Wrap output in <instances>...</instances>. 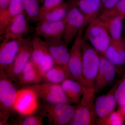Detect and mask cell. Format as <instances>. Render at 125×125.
I'll list each match as a JSON object with an SVG mask.
<instances>
[{"mask_svg": "<svg viewBox=\"0 0 125 125\" xmlns=\"http://www.w3.org/2000/svg\"><path fill=\"white\" fill-rule=\"evenodd\" d=\"M83 76L84 87L94 89L95 79L99 68L101 54L83 36Z\"/></svg>", "mask_w": 125, "mask_h": 125, "instance_id": "1", "label": "cell"}, {"mask_svg": "<svg viewBox=\"0 0 125 125\" xmlns=\"http://www.w3.org/2000/svg\"><path fill=\"white\" fill-rule=\"evenodd\" d=\"M94 88H86L76 105L75 112L69 125H93L96 122Z\"/></svg>", "mask_w": 125, "mask_h": 125, "instance_id": "2", "label": "cell"}, {"mask_svg": "<svg viewBox=\"0 0 125 125\" xmlns=\"http://www.w3.org/2000/svg\"><path fill=\"white\" fill-rule=\"evenodd\" d=\"M76 105L67 103L40 105L38 113L46 117L49 125H69L75 112Z\"/></svg>", "mask_w": 125, "mask_h": 125, "instance_id": "3", "label": "cell"}, {"mask_svg": "<svg viewBox=\"0 0 125 125\" xmlns=\"http://www.w3.org/2000/svg\"><path fill=\"white\" fill-rule=\"evenodd\" d=\"M5 70H0V120L7 121L13 114V108L18 90Z\"/></svg>", "mask_w": 125, "mask_h": 125, "instance_id": "4", "label": "cell"}, {"mask_svg": "<svg viewBox=\"0 0 125 125\" xmlns=\"http://www.w3.org/2000/svg\"><path fill=\"white\" fill-rule=\"evenodd\" d=\"M37 94L32 85L23 87L18 90L14 103L13 113L24 116L38 112L40 104Z\"/></svg>", "mask_w": 125, "mask_h": 125, "instance_id": "5", "label": "cell"}, {"mask_svg": "<svg viewBox=\"0 0 125 125\" xmlns=\"http://www.w3.org/2000/svg\"><path fill=\"white\" fill-rule=\"evenodd\" d=\"M83 37L101 55L105 56L111 37L103 21L97 18L90 23Z\"/></svg>", "mask_w": 125, "mask_h": 125, "instance_id": "6", "label": "cell"}, {"mask_svg": "<svg viewBox=\"0 0 125 125\" xmlns=\"http://www.w3.org/2000/svg\"><path fill=\"white\" fill-rule=\"evenodd\" d=\"M40 101L47 104L67 103L72 104L62 87L61 84L43 81L32 85Z\"/></svg>", "mask_w": 125, "mask_h": 125, "instance_id": "7", "label": "cell"}, {"mask_svg": "<svg viewBox=\"0 0 125 125\" xmlns=\"http://www.w3.org/2000/svg\"><path fill=\"white\" fill-rule=\"evenodd\" d=\"M83 30H81L76 36L69 52L68 67L70 73V78L83 86L82 76Z\"/></svg>", "mask_w": 125, "mask_h": 125, "instance_id": "8", "label": "cell"}, {"mask_svg": "<svg viewBox=\"0 0 125 125\" xmlns=\"http://www.w3.org/2000/svg\"><path fill=\"white\" fill-rule=\"evenodd\" d=\"M67 15L63 19L56 21H42L36 23L35 35L42 37L46 42L63 39Z\"/></svg>", "mask_w": 125, "mask_h": 125, "instance_id": "9", "label": "cell"}, {"mask_svg": "<svg viewBox=\"0 0 125 125\" xmlns=\"http://www.w3.org/2000/svg\"><path fill=\"white\" fill-rule=\"evenodd\" d=\"M31 44L32 38H23L13 62L5 70L9 77L15 83H16L18 76L30 60Z\"/></svg>", "mask_w": 125, "mask_h": 125, "instance_id": "10", "label": "cell"}, {"mask_svg": "<svg viewBox=\"0 0 125 125\" xmlns=\"http://www.w3.org/2000/svg\"><path fill=\"white\" fill-rule=\"evenodd\" d=\"M117 69L105 57L101 54L100 65L94 83L96 93L101 92L113 82Z\"/></svg>", "mask_w": 125, "mask_h": 125, "instance_id": "11", "label": "cell"}, {"mask_svg": "<svg viewBox=\"0 0 125 125\" xmlns=\"http://www.w3.org/2000/svg\"><path fill=\"white\" fill-rule=\"evenodd\" d=\"M84 21V16L78 6H75L70 10L67 15V21L63 38L67 46L76 37L81 30H83Z\"/></svg>", "mask_w": 125, "mask_h": 125, "instance_id": "12", "label": "cell"}, {"mask_svg": "<svg viewBox=\"0 0 125 125\" xmlns=\"http://www.w3.org/2000/svg\"><path fill=\"white\" fill-rule=\"evenodd\" d=\"M29 23L24 11L16 16L6 28L1 39L5 40H21L29 29Z\"/></svg>", "mask_w": 125, "mask_h": 125, "instance_id": "13", "label": "cell"}, {"mask_svg": "<svg viewBox=\"0 0 125 125\" xmlns=\"http://www.w3.org/2000/svg\"><path fill=\"white\" fill-rule=\"evenodd\" d=\"M78 0L63 1L57 7L44 13H40L31 20L33 23L42 21H56L63 19L71 9L77 6Z\"/></svg>", "mask_w": 125, "mask_h": 125, "instance_id": "14", "label": "cell"}, {"mask_svg": "<svg viewBox=\"0 0 125 125\" xmlns=\"http://www.w3.org/2000/svg\"><path fill=\"white\" fill-rule=\"evenodd\" d=\"M22 39H3L0 46V70H5L12 64L18 54Z\"/></svg>", "mask_w": 125, "mask_h": 125, "instance_id": "15", "label": "cell"}, {"mask_svg": "<svg viewBox=\"0 0 125 125\" xmlns=\"http://www.w3.org/2000/svg\"><path fill=\"white\" fill-rule=\"evenodd\" d=\"M118 84L116 83L107 94L99 96L95 101V113L97 119L105 117L115 109L117 103L115 93Z\"/></svg>", "mask_w": 125, "mask_h": 125, "instance_id": "16", "label": "cell"}, {"mask_svg": "<svg viewBox=\"0 0 125 125\" xmlns=\"http://www.w3.org/2000/svg\"><path fill=\"white\" fill-rule=\"evenodd\" d=\"M45 42L47 48L54 60L55 65L69 69L68 63L69 52L67 49L68 46L64 40L61 39Z\"/></svg>", "mask_w": 125, "mask_h": 125, "instance_id": "17", "label": "cell"}, {"mask_svg": "<svg viewBox=\"0 0 125 125\" xmlns=\"http://www.w3.org/2000/svg\"><path fill=\"white\" fill-rule=\"evenodd\" d=\"M77 6L84 16V30L100 15L102 0H78Z\"/></svg>", "mask_w": 125, "mask_h": 125, "instance_id": "18", "label": "cell"}, {"mask_svg": "<svg viewBox=\"0 0 125 125\" xmlns=\"http://www.w3.org/2000/svg\"><path fill=\"white\" fill-rule=\"evenodd\" d=\"M43 82L42 75L30 60L18 76L16 83L23 87L36 85Z\"/></svg>", "mask_w": 125, "mask_h": 125, "instance_id": "19", "label": "cell"}, {"mask_svg": "<svg viewBox=\"0 0 125 125\" xmlns=\"http://www.w3.org/2000/svg\"><path fill=\"white\" fill-rule=\"evenodd\" d=\"M105 57L117 68L125 64V41L111 39L105 54Z\"/></svg>", "mask_w": 125, "mask_h": 125, "instance_id": "20", "label": "cell"}, {"mask_svg": "<svg viewBox=\"0 0 125 125\" xmlns=\"http://www.w3.org/2000/svg\"><path fill=\"white\" fill-rule=\"evenodd\" d=\"M61 84L72 104H77L79 103L86 88L70 77L66 79Z\"/></svg>", "mask_w": 125, "mask_h": 125, "instance_id": "21", "label": "cell"}, {"mask_svg": "<svg viewBox=\"0 0 125 125\" xmlns=\"http://www.w3.org/2000/svg\"><path fill=\"white\" fill-rule=\"evenodd\" d=\"M48 52L45 40L35 36L32 38L31 52L30 61L37 68Z\"/></svg>", "mask_w": 125, "mask_h": 125, "instance_id": "22", "label": "cell"}, {"mask_svg": "<svg viewBox=\"0 0 125 125\" xmlns=\"http://www.w3.org/2000/svg\"><path fill=\"white\" fill-rule=\"evenodd\" d=\"M24 11V0H10L6 14L2 22L0 23V36L10 21L16 16Z\"/></svg>", "mask_w": 125, "mask_h": 125, "instance_id": "23", "label": "cell"}, {"mask_svg": "<svg viewBox=\"0 0 125 125\" xmlns=\"http://www.w3.org/2000/svg\"><path fill=\"white\" fill-rule=\"evenodd\" d=\"M70 77V73L68 69L57 65H55L43 76V82L58 84H61Z\"/></svg>", "mask_w": 125, "mask_h": 125, "instance_id": "24", "label": "cell"}, {"mask_svg": "<svg viewBox=\"0 0 125 125\" xmlns=\"http://www.w3.org/2000/svg\"><path fill=\"white\" fill-rule=\"evenodd\" d=\"M99 19L103 21L106 27L111 39L116 40L122 38L123 20L121 18L116 17L104 20Z\"/></svg>", "mask_w": 125, "mask_h": 125, "instance_id": "25", "label": "cell"}, {"mask_svg": "<svg viewBox=\"0 0 125 125\" xmlns=\"http://www.w3.org/2000/svg\"><path fill=\"white\" fill-rule=\"evenodd\" d=\"M119 17L124 20L125 18V0H119L116 4L111 9L101 13L98 17L101 20Z\"/></svg>", "mask_w": 125, "mask_h": 125, "instance_id": "26", "label": "cell"}, {"mask_svg": "<svg viewBox=\"0 0 125 125\" xmlns=\"http://www.w3.org/2000/svg\"><path fill=\"white\" fill-rule=\"evenodd\" d=\"M125 120L123 116L117 110L114 111L102 118L96 120V125H122Z\"/></svg>", "mask_w": 125, "mask_h": 125, "instance_id": "27", "label": "cell"}, {"mask_svg": "<svg viewBox=\"0 0 125 125\" xmlns=\"http://www.w3.org/2000/svg\"><path fill=\"white\" fill-rule=\"evenodd\" d=\"M12 125H43V116L36 114L24 116H19Z\"/></svg>", "mask_w": 125, "mask_h": 125, "instance_id": "28", "label": "cell"}, {"mask_svg": "<svg viewBox=\"0 0 125 125\" xmlns=\"http://www.w3.org/2000/svg\"><path fill=\"white\" fill-rule=\"evenodd\" d=\"M24 11L29 23L38 14L40 7L38 0H24Z\"/></svg>", "mask_w": 125, "mask_h": 125, "instance_id": "29", "label": "cell"}, {"mask_svg": "<svg viewBox=\"0 0 125 125\" xmlns=\"http://www.w3.org/2000/svg\"><path fill=\"white\" fill-rule=\"evenodd\" d=\"M115 97L118 106L125 104V75L118 83L115 93Z\"/></svg>", "mask_w": 125, "mask_h": 125, "instance_id": "30", "label": "cell"}, {"mask_svg": "<svg viewBox=\"0 0 125 125\" xmlns=\"http://www.w3.org/2000/svg\"><path fill=\"white\" fill-rule=\"evenodd\" d=\"M63 1V0H44L39 14L49 11L60 5Z\"/></svg>", "mask_w": 125, "mask_h": 125, "instance_id": "31", "label": "cell"}, {"mask_svg": "<svg viewBox=\"0 0 125 125\" xmlns=\"http://www.w3.org/2000/svg\"><path fill=\"white\" fill-rule=\"evenodd\" d=\"M10 1V0H0V23L4 18Z\"/></svg>", "mask_w": 125, "mask_h": 125, "instance_id": "32", "label": "cell"}, {"mask_svg": "<svg viewBox=\"0 0 125 125\" xmlns=\"http://www.w3.org/2000/svg\"><path fill=\"white\" fill-rule=\"evenodd\" d=\"M118 0H102L101 14L103 11L114 6Z\"/></svg>", "mask_w": 125, "mask_h": 125, "instance_id": "33", "label": "cell"}, {"mask_svg": "<svg viewBox=\"0 0 125 125\" xmlns=\"http://www.w3.org/2000/svg\"><path fill=\"white\" fill-rule=\"evenodd\" d=\"M117 110L120 112V113L123 116L125 121V104L124 105L119 106V107H118Z\"/></svg>", "mask_w": 125, "mask_h": 125, "instance_id": "34", "label": "cell"}]
</instances>
